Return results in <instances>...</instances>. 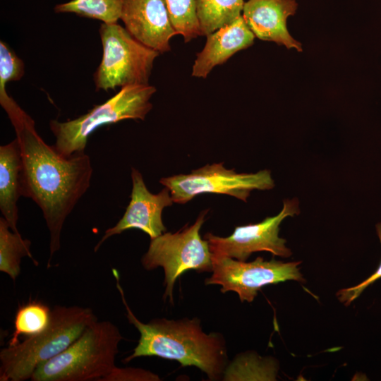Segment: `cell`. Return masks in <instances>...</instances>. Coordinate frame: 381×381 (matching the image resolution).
<instances>
[{"mask_svg": "<svg viewBox=\"0 0 381 381\" xmlns=\"http://www.w3.org/2000/svg\"><path fill=\"white\" fill-rule=\"evenodd\" d=\"M4 109L16 131L21 154V196L42 210L49 231V258L61 248L67 217L90 187L93 169L85 152L60 154L37 133L33 119L13 100Z\"/></svg>", "mask_w": 381, "mask_h": 381, "instance_id": "cell-1", "label": "cell"}, {"mask_svg": "<svg viewBox=\"0 0 381 381\" xmlns=\"http://www.w3.org/2000/svg\"><path fill=\"white\" fill-rule=\"evenodd\" d=\"M113 274L126 318L140 332L138 345L124 358V363L141 356H157L176 361L184 367L195 366L210 380L223 377L228 361L225 340L221 334L204 332L197 318L179 320L157 318L142 322L127 303L117 270L114 269Z\"/></svg>", "mask_w": 381, "mask_h": 381, "instance_id": "cell-2", "label": "cell"}, {"mask_svg": "<svg viewBox=\"0 0 381 381\" xmlns=\"http://www.w3.org/2000/svg\"><path fill=\"white\" fill-rule=\"evenodd\" d=\"M96 320L91 308L55 306L45 329L1 350L0 380L30 379L40 364L63 352Z\"/></svg>", "mask_w": 381, "mask_h": 381, "instance_id": "cell-3", "label": "cell"}, {"mask_svg": "<svg viewBox=\"0 0 381 381\" xmlns=\"http://www.w3.org/2000/svg\"><path fill=\"white\" fill-rule=\"evenodd\" d=\"M123 337L108 320H96L63 352L40 364L32 381H100L115 367Z\"/></svg>", "mask_w": 381, "mask_h": 381, "instance_id": "cell-4", "label": "cell"}, {"mask_svg": "<svg viewBox=\"0 0 381 381\" xmlns=\"http://www.w3.org/2000/svg\"><path fill=\"white\" fill-rule=\"evenodd\" d=\"M156 91L150 85L126 86L74 119L63 122L51 120L49 128L56 138L54 147L62 155L71 156L85 152L90 135L102 126L125 119L144 120L152 108L150 99Z\"/></svg>", "mask_w": 381, "mask_h": 381, "instance_id": "cell-5", "label": "cell"}, {"mask_svg": "<svg viewBox=\"0 0 381 381\" xmlns=\"http://www.w3.org/2000/svg\"><path fill=\"white\" fill-rule=\"evenodd\" d=\"M99 34L102 57L93 75L96 90L150 85L154 62L160 53L139 42L117 23H103Z\"/></svg>", "mask_w": 381, "mask_h": 381, "instance_id": "cell-6", "label": "cell"}, {"mask_svg": "<svg viewBox=\"0 0 381 381\" xmlns=\"http://www.w3.org/2000/svg\"><path fill=\"white\" fill-rule=\"evenodd\" d=\"M208 210L201 212L195 222L175 233L164 232L150 239L147 251L141 259L146 270L158 267L164 271V299L173 303V289L176 280L190 270L198 272L212 270V257L208 242L202 239L200 230Z\"/></svg>", "mask_w": 381, "mask_h": 381, "instance_id": "cell-7", "label": "cell"}, {"mask_svg": "<svg viewBox=\"0 0 381 381\" xmlns=\"http://www.w3.org/2000/svg\"><path fill=\"white\" fill-rule=\"evenodd\" d=\"M159 183L170 190L174 202L185 204L203 193L225 194L247 202L253 190H270L274 186L267 169L255 174L237 173L224 163L206 164L190 174L162 178Z\"/></svg>", "mask_w": 381, "mask_h": 381, "instance_id": "cell-8", "label": "cell"}, {"mask_svg": "<svg viewBox=\"0 0 381 381\" xmlns=\"http://www.w3.org/2000/svg\"><path fill=\"white\" fill-rule=\"evenodd\" d=\"M212 274L205 280V284L220 285L223 294L234 291L241 302H253L258 291L268 284L289 280L306 282L298 267L301 261L284 262L258 257L246 262L212 254Z\"/></svg>", "mask_w": 381, "mask_h": 381, "instance_id": "cell-9", "label": "cell"}, {"mask_svg": "<svg viewBox=\"0 0 381 381\" xmlns=\"http://www.w3.org/2000/svg\"><path fill=\"white\" fill-rule=\"evenodd\" d=\"M298 202L296 199L286 200L279 213L267 217L257 224L236 226L229 236L221 237L212 233L204 235L212 254L246 261L255 252L267 251L273 255L288 258L291 250L286 246V241L279 237V225L288 217L299 214Z\"/></svg>", "mask_w": 381, "mask_h": 381, "instance_id": "cell-10", "label": "cell"}, {"mask_svg": "<svg viewBox=\"0 0 381 381\" xmlns=\"http://www.w3.org/2000/svg\"><path fill=\"white\" fill-rule=\"evenodd\" d=\"M132 191L131 201L120 220L104 231L96 244L97 252L106 240L131 229H138L146 233L150 239L166 232L162 221V211L173 203L170 190L164 187L157 194L150 193L146 187L140 172L131 168Z\"/></svg>", "mask_w": 381, "mask_h": 381, "instance_id": "cell-11", "label": "cell"}, {"mask_svg": "<svg viewBox=\"0 0 381 381\" xmlns=\"http://www.w3.org/2000/svg\"><path fill=\"white\" fill-rule=\"evenodd\" d=\"M120 19L133 37L160 54L171 50L178 35L164 0H123Z\"/></svg>", "mask_w": 381, "mask_h": 381, "instance_id": "cell-12", "label": "cell"}, {"mask_svg": "<svg viewBox=\"0 0 381 381\" xmlns=\"http://www.w3.org/2000/svg\"><path fill=\"white\" fill-rule=\"evenodd\" d=\"M297 7L295 0H248L244 3L242 16L260 40L301 52V44L291 37L286 27L287 18Z\"/></svg>", "mask_w": 381, "mask_h": 381, "instance_id": "cell-13", "label": "cell"}, {"mask_svg": "<svg viewBox=\"0 0 381 381\" xmlns=\"http://www.w3.org/2000/svg\"><path fill=\"white\" fill-rule=\"evenodd\" d=\"M255 37L242 15L230 25L207 35L203 49L196 55L191 75L207 78L215 66L224 64L236 52L250 47Z\"/></svg>", "mask_w": 381, "mask_h": 381, "instance_id": "cell-14", "label": "cell"}, {"mask_svg": "<svg viewBox=\"0 0 381 381\" xmlns=\"http://www.w3.org/2000/svg\"><path fill=\"white\" fill-rule=\"evenodd\" d=\"M21 154L17 138L0 146V210L11 229H17L20 193Z\"/></svg>", "mask_w": 381, "mask_h": 381, "instance_id": "cell-15", "label": "cell"}, {"mask_svg": "<svg viewBox=\"0 0 381 381\" xmlns=\"http://www.w3.org/2000/svg\"><path fill=\"white\" fill-rule=\"evenodd\" d=\"M243 0H195L201 36L230 25L242 14Z\"/></svg>", "mask_w": 381, "mask_h": 381, "instance_id": "cell-16", "label": "cell"}, {"mask_svg": "<svg viewBox=\"0 0 381 381\" xmlns=\"http://www.w3.org/2000/svg\"><path fill=\"white\" fill-rule=\"evenodd\" d=\"M31 241L23 238L20 233L14 232L6 220L0 218V271L8 274L13 282L20 273L21 260L31 258L37 266L30 251Z\"/></svg>", "mask_w": 381, "mask_h": 381, "instance_id": "cell-17", "label": "cell"}, {"mask_svg": "<svg viewBox=\"0 0 381 381\" xmlns=\"http://www.w3.org/2000/svg\"><path fill=\"white\" fill-rule=\"evenodd\" d=\"M52 310L45 304L33 301L20 306L14 318V331L8 341L15 345L20 336L25 337L37 334L48 326Z\"/></svg>", "mask_w": 381, "mask_h": 381, "instance_id": "cell-18", "label": "cell"}, {"mask_svg": "<svg viewBox=\"0 0 381 381\" xmlns=\"http://www.w3.org/2000/svg\"><path fill=\"white\" fill-rule=\"evenodd\" d=\"M277 369L270 358L253 355L237 356L226 368L223 380H274Z\"/></svg>", "mask_w": 381, "mask_h": 381, "instance_id": "cell-19", "label": "cell"}, {"mask_svg": "<svg viewBox=\"0 0 381 381\" xmlns=\"http://www.w3.org/2000/svg\"><path fill=\"white\" fill-rule=\"evenodd\" d=\"M123 0H72L55 6L56 13H73L104 23H116L120 19Z\"/></svg>", "mask_w": 381, "mask_h": 381, "instance_id": "cell-20", "label": "cell"}, {"mask_svg": "<svg viewBox=\"0 0 381 381\" xmlns=\"http://www.w3.org/2000/svg\"><path fill=\"white\" fill-rule=\"evenodd\" d=\"M171 23L185 42L201 36L195 0H164Z\"/></svg>", "mask_w": 381, "mask_h": 381, "instance_id": "cell-21", "label": "cell"}, {"mask_svg": "<svg viewBox=\"0 0 381 381\" xmlns=\"http://www.w3.org/2000/svg\"><path fill=\"white\" fill-rule=\"evenodd\" d=\"M25 73V64L5 42L0 41V99L8 96L6 85L20 80Z\"/></svg>", "mask_w": 381, "mask_h": 381, "instance_id": "cell-22", "label": "cell"}, {"mask_svg": "<svg viewBox=\"0 0 381 381\" xmlns=\"http://www.w3.org/2000/svg\"><path fill=\"white\" fill-rule=\"evenodd\" d=\"M376 232L381 243V222L376 224ZM381 278V262L376 270L367 279L356 286L340 289L337 293V297L339 302L345 306H349L356 299L363 291L370 285Z\"/></svg>", "mask_w": 381, "mask_h": 381, "instance_id": "cell-23", "label": "cell"}, {"mask_svg": "<svg viewBox=\"0 0 381 381\" xmlns=\"http://www.w3.org/2000/svg\"><path fill=\"white\" fill-rule=\"evenodd\" d=\"M159 377L146 370L138 368L115 367L100 381H158Z\"/></svg>", "mask_w": 381, "mask_h": 381, "instance_id": "cell-24", "label": "cell"}]
</instances>
